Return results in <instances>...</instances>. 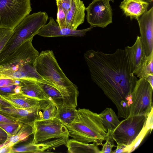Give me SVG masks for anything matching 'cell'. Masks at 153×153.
<instances>
[{"label":"cell","instance_id":"6da1fadb","mask_svg":"<svg viewBox=\"0 0 153 153\" xmlns=\"http://www.w3.org/2000/svg\"><path fill=\"white\" fill-rule=\"evenodd\" d=\"M84 56L92 80L116 106L118 117L127 118L137 79L126 49L110 54L91 49Z\"/></svg>","mask_w":153,"mask_h":153},{"label":"cell","instance_id":"7a4b0ae2","mask_svg":"<svg viewBox=\"0 0 153 153\" xmlns=\"http://www.w3.org/2000/svg\"><path fill=\"white\" fill-rule=\"evenodd\" d=\"M33 38L25 41L0 61V79H43L34 68V62L39 53L32 45Z\"/></svg>","mask_w":153,"mask_h":153},{"label":"cell","instance_id":"3957f363","mask_svg":"<svg viewBox=\"0 0 153 153\" xmlns=\"http://www.w3.org/2000/svg\"><path fill=\"white\" fill-rule=\"evenodd\" d=\"M34 66L41 76L51 83L60 91L65 105L77 106L79 94L78 88L64 74L52 50L42 51L34 62Z\"/></svg>","mask_w":153,"mask_h":153},{"label":"cell","instance_id":"277c9868","mask_svg":"<svg viewBox=\"0 0 153 153\" xmlns=\"http://www.w3.org/2000/svg\"><path fill=\"white\" fill-rule=\"evenodd\" d=\"M66 127L69 136L83 143L102 146L106 137L107 130L99 114L88 109L79 108L74 120Z\"/></svg>","mask_w":153,"mask_h":153},{"label":"cell","instance_id":"5b68a950","mask_svg":"<svg viewBox=\"0 0 153 153\" xmlns=\"http://www.w3.org/2000/svg\"><path fill=\"white\" fill-rule=\"evenodd\" d=\"M48 19L47 13L41 11L29 14L13 30L12 36L0 52V61L25 41L37 35Z\"/></svg>","mask_w":153,"mask_h":153},{"label":"cell","instance_id":"8992f818","mask_svg":"<svg viewBox=\"0 0 153 153\" xmlns=\"http://www.w3.org/2000/svg\"><path fill=\"white\" fill-rule=\"evenodd\" d=\"M32 10L30 0H0V28L13 30Z\"/></svg>","mask_w":153,"mask_h":153},{"label":"cell","instance_id":"52a82bcc","mask_svg":"<svg viewBox=\"0 0 153 153\" xmlns=\"http://www.w3.org/2000/svg\"><path fill=\"white\" fill-rule=\"evenodd\" d=\"M153 88L143 78L136 82L131 93L132 103L128 117L144 115L147 117L153 108L152 93Z\"/></svg>","mask_w":153,"mask_h":153},{"label":"cell","instance_id":"ba28073f","mask_svg":"<svg viewBox=\"0 0 153 153\" xmlns=\"http://www.w3.org/2000/svg\"><path fill=\"white\" fill-rule=\"evenodd\" d=\"M33 138L32 142L36 143L52 139L68 140L69 133L66 127L56 118L35 120L32 124Z\"/></svg>","mask_w":153,"mask_h":153},{"label":"cell","instance_id":"9c48e42d","mask_svg":"<svg viewBox=\"0 0 153 153\" xmlns=\"http://www.w3.org/2000/svg\"><path fill=\"white\" fill-rule=\"evenodd\" d=\"M146 118L144 115L135 116L120 121L113 131L114 140L127 146L131 144L143 127Z\"/></svg>","mask_w":153,"mask_h":153},{"label":"cell","instance_id":"30bf717a","mask_svg":"<svg viewBox=\"0 0 153 153\" xmlns=\"http://www.w3.org/2000/svg\"><path fill=\"white\" fill-rule=\"evenodd\" d=\"M108 0H93L85 8L88 22L93 27L104 28L112 23V10Z\"/></svg>","mask_w":153,"mask_h":153},{"label":"cell","instance_id":"8fae6325","mask_svg":"<svg viewBox=\"0 0 153 153\" xmlns=\"http://www.w3.org/2000/svg\"><path fill=\"white\" fill-rule=\"evenodd\" d=\"M43 100L29 108H20L0 106V114L12 120L26 123L39 120Z\"/></svg>","mask_w":153,"mask_h":153},{"label":"cell","instance_id":"7c38bea8","mask_svg":"<svg viewBox=\"0 0 153 153\" xmlns=\"http://www.w3.org/2000/svg\"><path fill=\"white\" fill-rule=\"evenodd\" d=\"M141 40L146 56L153 51V7L137 19Z\"/></svg>","mask_w":153,"mask_h":153},{"label":"cell","instance_id":"4fadbf2b","mask_svg":"<svg viewBox=\"0 0 153 153\" xmlns=\"http://www.w3.org/2000/svg\"><path fill=\"white\" fill-rule=\"evenodd\" d=\"M48 23L42 26L37 35L45 37L58 36H85L86 33L93 27H91L83 29L73 30L68 28H61L52 17L49 18Z\"/></svg>","mask_w":153,"mask_h":153},{"label":"cell","instance_id":"5bb4252c","mask_svg":"<svg viewBox=\"0 0 153 153\" xmlns=\"http://www.w3.org/2000/svg\"><path fill=\"white\" fill-rule=\"evenodd\" d=\"M85 7L81 0H72L71 5L66 15L65 28L77 30L83 23L85 18Z\"/></svg>","mask_w":153,"mask_h":153},{"label":"cell","instance_id":"9a60e30c","mask_svg":"<svg viewBox=\"0 0 153 153\" xmlns=\"http://www.w3.org/2000/svg\"><path fill=\"white\" fill-rule=\"evenodd\" d=\"M150 3L143 0H123L120 5L126 16L137 19L147 11Z\"/></svg>","mask_w":153,"mask_h":153},{"label":"cell","instance_id":"2e32d148","mask_svg":"<svg viewBox=\"0 0 153 153\" xmlns=\"http://www.w3.org/2000/svg\"><path fill=\"white\" fill-rule=\"evenodd\" d=\"M134 74L139 69L145 59L144 50L139 36H137L134 44L131 46L125 47Z\"/></svg>","mask_w":153,"mask_h":153},{"label":"cell","instance_id":"e0dca14e","mask_svg":"<svg viewBox=\"0 0 153 153\" xmlns=\"http://www.w3.org/2000/svg\"><path fill=\"white\" fill-rule=\"evenodd\" d=\"M36 79L31 78L19 79L21 92L40 100L49 99L38 84Z\"/></svg>","mask_w":153,"mask_h":153},{"label":"cell","instance_id":"ac0fdd59","mask_svg":"<svg viewBox=\"0 0 153 153\" xmlns=\"http://www.w3.org/2000/svg\"><path fill=\"white\" fill-rule=\"evenodd\" d=\"M1 96L13 107L20 108L31 107L41 100L25 95L22 92Z\"/></svg>","mask_w":153,"mask_h":153},{"label":"cell","instance_id":"d6986e66","mask_svg":"<svg viewBox=\"0 0 153 153\" xmlns=\"http://www.w3.org/2000/svg\"><path fill=\"white\" fill-rule=\"evenodd\" d=\"M37 82L48 98L56 105H65L64 97L60 91L51 83L44 79H36Z\"/></svg>","mask_w":153,"mask_h":153},{"label":"cell","instance_id":"ffe728a7","mask_svg":"<svg viewBox=\"0 0 153 153\" xmlns=\"http://www.w3.org/2000/svg\"><path fill=\"white\" fill-rule=\"evenodd\" d=\"M67 152L69 153H100L99 149L94 143H85L73 139L67 140L65 145Z\"/></svg>","mask_w":153,"mask_h":153},{"label":"cell","instance_id":"44dd1931","mask_svg":"<svg viewBox=\"0 0 153 153\" xmlns=\"http://www.w3.org/2000/svg\"><path fill=\"white\" fill-rule=\"evenodd\" d=\"M56 106L57 111L55 117L66 126L72 123L77 115L76 106L73 105L65 104Z\"/></svg>","mask_w":153,"mask_h":153},{"label":"cell","instance_id":"7402d4cb","mask_svg":"<svg viewBox=\"0 0 153 153\" xmlns=\"http://www.w3.org/2000/svg\"><path fill=\"white\" fill-rule=\"evenodd\" d=\"M32 123H23L19 131L15 134L8 137L6 141L8 145L13 147L18 143L27 140L29 136L33 134Z\"/></svg>","mask_w":153,"mask_h":153},{"label":"cell","instance_id":"603a6c76","mask_svg":"<svg viewBox=\"0 0 153 153\" xmlns=\"http://www.w3.org/2000/svg\"><path fill=\"white\" fill-rule=\"evenodd\" d=\"M99 115L103 124L107 130L113 131L120 122L118 116L111 108H106Z\"/></svg>","mask_w":153,"mask_h":153},{"label":"cell","instance_id":"cb8c5ba5","mask_svg":"<svg viewBox=\"0 0 153 153\" xmlns=\"http://www.w3.org/2000/svg\"><path fill=\"white\" fill-rule=\"evenodd\" d=\"M57 109L55 104L49 99L45 100L41 108L39 120H45L55 118Z\"/></svg>","mask_w":153,"mask_h":153},{"label":"cell","instance_id":"d4e9b609","mask_svg":"<svg viewBox=\"0 0 153 153\" xmlns=\"http://www.w3.org/2000/svg\"><path fill=\"white\" fill-rule=\"evenodd\" d=\"M150 74H153V51L149 56H146L143 64L134 75L140 78Z\"/></svg>","mask_w":153,"mask_h":153},{"label":"cell","instance_id":"484cf974","mask_svg":"<svg viewBox=\"0 0 153 153\" xmlns=\"http://www.w3.org/2000/svg\"><path fill=\"white\" fill-rule=\"evenodd\" d=\"M23 123L19 122L14 123L0 122V127L4 130L8 136L9 137L16 134Z\"/></svg>","mask_w":153,"mask_h":153},{"label":"cell","instance_id":"4316f807","mask_svg":"<svg viewBox=\"0 0 153 153\" xmlns=\"http://www.w3.org/2000/svg\"><path fill=\"white\" fill-rule=\"evenodd\" d=\"M149 131V130L146 128L144 125L140 132L132 143L130 145L126 146L125 153H130L136 149Z\"/></svg>","mask_w":153,"mask_h":153},{"label":"cell","instance_id":"83f0119b","mask_svg":"<svg viewBox=\"0 0 153 153\" xmlns=\"http://www.w3.org/2000/svg\"><path fill=\"white\" fill-rule=\"evenodd\" d=\"M107 130V136L105 140L106 142L102 145V147L100 151V153H112V148L117 147L114 143V140L112 134L113 130L110 129Z\"/></svg>","mask_w":153,"mask_h":153},{"label":"cell","instance_id":"f1b7e54d","mask_svg":"<svg viewBox=\"0 0 153 153\" xmlns=\"http://www.w3.org/2000/svg\"><path fill=\"white\" fill-rule=\"evenodd\" d=\"M12 30L0 28V52L12 36Z\"/></svg>","mask_w":153,"mask_h":153},{"label":"cell","instance_id":"f546056e","mask_svg":"<svg viewBox=\"0 0 153 153\" xmlns=\"http://www.w3.org/2000/svg\"><path fill=\"white\" fill-rule=\"evenodd\" d=\"M57 7V19L56 20L61 28H65V22L67 13L58 4H56Z\"/></svg>","mask_w":153,"mask_h":153},{"label":"cell","instance_id":"4dcf8cb0","mask_svg":"<svg viewBox=\"0 0 153 153\" xmlns=\"http://www.w3.org/2000/svg\"><path fill=\"white\" fill-rule=\"evenodd\" d=\"M19 83V79H0V88L16 86Z\"/></svg>","mask_w":153,"mask_h":153},{"label":"cell","instance_id":"1f68e13d","mask_svg":"<svg viewBox=\"0 0 153 153\" xmlns=\"http://www.w3.org/2000/svg\"><path fill=\"white\" fill-rule=\"evenodd\" d=\"M153 108L152 109L148 115L144 124L145 126L148 130H151L150 133L153 129Z\"/></svg>","mask_w":153,"mask_h":153},{"label":"cell","instance_id":"d6a6232c","mask_svg":"<svg viewBox=\"0 0 153 153\" xmlns=\"http://www.w3.org/2000/svg\"><path fill=\"white\" fill-rule=\"evenodd\" d=\"M56 4H59L67 13L70 8L72 0H56Z\"/></svg>","mask_w":153,"mask_h":153},{"label":"cell","instance_id":"836d02e7","mask_svg":"<svg viewBox=\"0 0 153 153\" xmlns=\"http://www.w3.org/2000/svg\"><path fill=\"white\" fill-rule=\"evenodd\" d=\"M117 149L113 151L112 153H125V150L127 146L123 144L117 143Z\"/></svg>","mask_w":153,"mask_h":153},{"label":"cell","instance_id":"e575fe53","mask_svg":"<svg viewBox=\"0 0 153 153\" xmlns=\"http://www.w3.org/2000/svg\"><path fill=\"white\" fill-rule=\"evenodd\" d=\"M17 122H18L10 119L3 115L0 114V122L14 123Z\"/></svg>","mask_w":153,"mask_h":153},{"label":"cell","instance_id":"d590c367","mask_svg":"<svg viewBox=\"0 0 153 153\" xmlns=\"http://www.w3.org/2000/svg\"><path fill=\"white\" fill-rule=\"evenodd\" d=\"M13 147L7 145L0 149V153H10Z\"/></svg>","mask_w":153,"mask_h":153},{"label":"cell","instance_id":"8d00e7d4","mask_svg":"<svg viewBox=\"0 0 153 153\" xmlns=\"http://www.w3.org/2000/svg\"><path fill=\"white\" fill-rule=\"evenodd\" d=\"M0 106L4 107H13L8 102L4 99L0 94Z\"/></svg>","mask_w":153,"mask_h":153},{"label":"cell","instance_id":"74e56055","mask_svg":"<svg viewBox=\"0 0 153 153\" xmlns=\"http://www.w3.org/2000/svg\"><path fill=\"white\" fill-rule=\"evenodd\" d=\"M144 78L149 82L153 88V74L148 75Z\"/></svg>","mask_w":153,"mask_h":153},{"label":"cell","instance_id":"f35d334b","mask_svg":"<svg viewBox=\"0 0 153 153\" xmlns=\"http://www.w3.org/2000/svg\"><path fill=\"white\" fill-rule=\"evenodd\" d=\"M8 138L7 134H0V144L5 142Z\"/></svg>","mask_w":153,"mask_h":153},{"label":"cell","instance_id":"ab89813d","mask_svg":"<svg viewBox=\"0 0 153 153\" xmlns=\"http://www.w3.org/2000/svg\"><path fill=\"white\" fill-rule=\"evenodd\" d=\"M8 143L6 141L2 143H1L0 144V149H1L3 147H4L6 146L7 145Z\"/></svg>","mask_w":153,"mask_h":153},{"label":"cell","instance_id":"60d3db41","mask_svg":"<svg viewBox=\"0 0 153 153\" xmlns=\"http://www.w3.org/2000/svg\"><path fill=\"white\" fill-rule=\"evenodd\" d=\"M0 134H7L5 131L0 127Z\"/></svg>","mask_w":153,"mask_h":153},{"label":"cell","instance_id":"b9f144b4","mask_svg":"<svg viewBox=\"0 0 153 153\" xmlns=\"http://www.w3.org/2000/svg\"><path fill=\"white\" fill-rule=\"evenodd\" d=\"M149 2V3L152 2L153 0H143Z\"/></svg>","mask_w":153,"mask_h":153},{"label":"cell","instance_id":"7bdbcfd3","mask_svg":"<svg viewBox=\"0 0 153 153\" xmlns=\"http://www.w3.org/2000/svg\"><path fill=\"white\" fill-rule=\"evenodd\" d=\"M109 0V1H111L112 2H114V0Z\"/></svg>","mask_w":153,"mask_h":153}]
</instances>
